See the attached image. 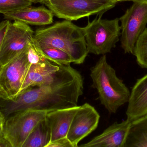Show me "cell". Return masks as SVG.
Returning a JSON list of instances; mask_svg holds the SVG:
<instances>
[{
	"instance_id": "cell-1",
	"label": "cell",
	"mask_w": 147,
	"mask_h": 147,
	"mask_svg": "<svg viewBox=\"0 0 147 147\" xmlns=\"http://www.w3.org/2000/svg\"><path fill=\"white\" fill-rule=\"evenodd\" d=\"M53 77L42 84L28 87L13 100H3L0 109L5 118L28 110L49 112L78 106L84 91V80L70 65H59Z\"/></svg>"
},
{
	"instance_id": "cell-2",
	"label": "cell",
	"mask_w": 147,
	"mask_h": 147,
	"mask_svg": "<svg viewBox=\"0 0 147 147\" xmlns=\"http://www.w3.org/2000/svg\"><path fill=\"white\" fill-rule=\"evenodd\" d=\"M33 39L40 48L55 47L66 52L76 64H83L89 53L82 27L71 21L65 20L37 29Z\"/></svg>"
},
{
	"instance_id": "cell-3",
	"label": "cell",
	"mask_w": 147,
	"mask_h": 147,
	"mask_svg": "<svg viewBox=\"0 0 147 147\" xmlns=\"http://www.w3.org/2000/svg\"><path fill=\"white\" fill-rule=\"evenodd\" d=\"M92 87L96 89L101 104L111 114L128 103L130 91L123 81L117 77L115 70L103 55L90 69Z\"/></svg>"
},
{
	"instance_id": "cell-4",
	"label": "cell",
	"mask_w": 147,
	"mask_h": 147,
	"mask_svg": "<svg viewBox=\"0 0 147 147\" xmlns=\"http://www.w3.org/2000/svg\"><path fill=\"white\" fill-rule=\"evenodd\" d=\"M96 17L82 27L88 52L95 55H105L115 47L121 35L119 19H102Z\"/></svg>"
},
{
	"instance_id": "cell-5",
	"label": "cell",
	"mask_w": 147,
	"mask_h": 147,
	"mask_svg": "<svg viewBox=\"0 0 147 147\" xmlns=\"http://www.w3.org/2000/svg\"><path fill=\"white\" fill-rule=\"evenodd\" d=\"M116 3L114 0H46L43 4L57 17L73 21L96 14H102Z\"/></svg>"
},
{
	"instance_id": "cell-6",
	"label": "cell",
	"mask_w": 147,
	"mask_h": 147,
	"mask_svg": "<svg viewBox=\"0 0 147 147\" xmlns=\"http://www.w3.org/2000/svg\"><path fill=\"white\" fill-rule=\"evenodd\" d=\"M133 3L119 18L121 46L125 53H134L136 41L146 28L147 0H133Z\"/></svg>"
},
{
	"instance_id": "cell-7",
	"label": "cell",
	"mask_w": 147,
	"mask_h": 147,
	"mask_svg": "<svg viewBox=\"0 0 147 147\" xmlns=\"http://www.w3.org/2000/svg\"><path fill=\"white\" fill-rule=\"evenodd\" d=\"M47 112L28 110L6 118L3 127V137L12 147H22L24 142L39 123L45 119Z\"/></svg>"
},
{
	"instance_id": "cell-8",
	"label": "cell",
	"mask_w": 147,
	"mask_h": 147,
	"mask_svg": "<svg viewBox=\"0 0 147 147\" xmlns=\"http://www.w3.org/2000/svg\"><path fill=\"white\" fill-rule=\"evenodd\" d=\"M30 65L27 49L2 66L0 70L1 99L13 100L19 95Z\"/></svg>"
},
{
	"instance_id": "cell-9",
	"label": "cell",
	"mask_w": 147,
	"mask_h": 147,
	"mask_svg": "<svg viewBox=\"0 0 147 147\" xmlns=\"http://www.w3.org/2000/svg\"><path fill=\"white\" fill-rule=\"evenodd\" d=\"M34 35V32L28 24L18 21L10 22L0 52L1 66L26 51Z\"/></svg>"
},
{
	"instance_id": "cell-10",
	"label": "cell",
	"mask_w": 147,
	"mask_h": 147,
	"mask_svg": "<svg viewBox=\"0 0 147 147\" xmlns=\"http://www.w3.org/2000/svg\"><path fill=\"white\" fill-rule=\"evenodd\" d=\"M100 116L96 109L87 103L80 106L74 117L67 137L74 147L97 128Z\"/></svg>"
},
{
	"instance_id": "cell-11",
	"label": "cell",
	"mask_w": 147,
	"mask_h": 147,
	"mask_svg": "<svg viewBox=\"0 0 147 147\" xmlns=\"http://www.w3.org/2000/svg\"><path fill=\"white\" fill-rule=\"evenodd\" d=\"M130 125L131 122L127 119L114 123L102 133L80 147H124Z\"/></svg>"
},
{
	"instance_id": "cell-12",
	"label": "cell",
	"mask_w": 147,
	"mask_h": 147,
	"mask_svg": "<svg viewBox=\"0 0 147 147\" xmlns=\"http://www.w3.org/2000/svg\"><path fill=\"white\" fill-rule=\"evenodd\" d=\"M80 107L78 105L47 112L45 119L51 129V142L67 137L72 120Z\"/></svg>"
},
{
	"instance_id": "cell-13",
	"label": "cell",
	"mask_w": 147,
	"mask_h": 147,
	"mask_svg": "<svg viewBox=\"0 0 147 147\" xmlns=\"http://www.w3.org/2000/svg\"><path fill=\"white\" fill-rule=\"evenodd\" d=\"M126 114L132 122L147 115V74L137 80L130 91Z\"/></svg>"
},
{
	"instance_id": "cell-14",
	"label": "cell",
	"mask_w": 147,
	"mask_h": 147,
	"mask_svg": "<svg viewBox=\"0 0 147 147\" xmlns=\"http://www.w3.org/2000/svg\"><path fill=\"white\" fill-rule=\"evenodd\" d=\"M54 15L50 9L44 6L32 7H29L15 12L3 14L4 19L18 21L28 25L44 26L53 22Z\"/></svg>"
},
{
	"instance_id": "cell-15",
	"label": "cell",
	"mask_w": 147,
	"mask_h": 147,
	"mask_svg": "<svg viewBox=\"0 0 147 147\" xmlns=\"http://www.w3.org/2000/svg\"><path fill=\"white\" fill-rule=\"evenodd\" d=\"M59 69V65L48 59L42 63L30 64L20 92L28 87L42 84L49 81Z\"/></svg>"
},
{
	"instance_id": "cell-16",
	"label": "cell",
	"mask_w": 147,
	"mask_h": 147,
	"mask_svg": "<svg viewBox=\"0 0 147 147\" xmlns=\"http://www.w3.org/2000/svg\"><path fill=\"white\" fill-rule=\"evenodd\" d=\"M124 147H147V115L131 122Z\"/></svg>"
},
{
	"instance_id": "cell-17",
	"label": "cell",
	"mask_w": 147,
	"mask_h": 147,
	"mask_svg": "<svg viewBox=\"0 0 147 147\" xmlns=\"http://www.w3.org/2000/svg\"><path fill=\"white\" fill-rule=\"evenodd\" d=\"M51 141V129L45 119L34 129L22 147H47Z\"/></svg>"
},
{
	"instance_id": "cell-18",
	"label": "cell",
	"mask_w": 147,
	"mask_h": 147,
	"mask_svg": "<svg viewBox=\"0 0 147 147\" xmlns=\"http://www.w3.org/2000/svg\"><path fill=\"white\" fill-rule=\"evenodd\" d=\"M45 57L58 65H70L74 63L71 56L66 52L59 48L47 47L40 48Z\"/></svg>"
},
{
	"instance_id": "cell-19",
	"label": "cell",
	"mask_w": 147,
	"mask_h": 147,
	"mask_svg": "<svg viewBox=\"0 0 147 147\" xmlns=\"http://www.w3.org/2000/svg\"><path fill=\"white\" fill-rule=\"evenodd\" d=\"M133 54L136 57L138 65L142 68L147 69V28L136 41Z\"/></svg>"
},
{
	"instance_id": "cell-20",
	"label": "cell",
	"mask_w": 147,
	"mask_h": 147,
	"mask_svg": "<svg viewBox=\"0 0 147 147\" xmlns=\"http://www.w3.org/2000/svg\"><path fill=\"white\" fill-rule=\"evenodd\" d=\"M30 0H0V13L4 14L31 7Z\"/></svg>"
},
{
	"instance_id": "cell-21",
	"label": "cell",
	"mask_w": 147,
	"mask_h": 147,
	"mask_svg": "<svg viewBox=\"0 0 147 147\" xmlns=\"http://www.w3.org/2000/svg\"><path fill=\"white\" fill-rule=\"evenodd\" d=\"M27 58L30 64L42 63L47 60L34 42L33 38L29 41L28 47Z\"/></svg>"
},
{
	"instance_id": "cell-22",
	"label": "cell",
	"mask_w": 147,
	"mask_h": 147,
	"mask_svg": "<svg viewBox=\"0 0 147 147\" xmlns=\"http://www.w3.org/2000/svg\"><path fill=\"white\" fill-rule=\"evenodd\" d=\"M47 147H74V146L66 137L51 142Z\"/></svg>"
},
{
	"instance_id": "cell-23",
	"label": "cell",
	"mask_w": 147,
	"mask_h": 147,
	"mask_svg": "<svg viewBox=\"0 0 147 147\" xmlns=\"http://www.w3.org/2000/svg\"><path fill=\"white\" fill-rule=\"evenodd\" d=\"M10 22L9 20H6L0 22V52L3 38ZM1 67V66L0 64V70Z\"/></svg>"
},
{
	"instance_id": "cell-24",
	"label": "cell",
	"mask_w": 147,
	"mask_h": 147,
	"mask_svg": "<svg viewBox=\"0 0 147 147\" xmlns=\"http://www.w3.org/2000/svg\"><path fill=\"white\" fill-rule=\"evenodd\" d=\"M12 147L10 143L6 140V139L3 137L1 140H0V147Z\"/></svg>"
},
{
	"instance_id": "cell-25",
	"label": "cell",
	"mask_w": 147,
	"mask_h": 147,
	"mask_svg": "<svg viewBox=\"0 0 147 147\" xmlns=\"http://www.w3.org/2000/svg\"><path fill=\"white\" fill-rule=\"evenodd\" d=\"M6 121V118L0 109V127H3Z\"/></svg>"
},
{
	"instance_id": "cell-26",
	"label": "cell",
	"mask_w": 147,
	"mask_h": 147,
	"mask_svg": "<svg viewBox=\"0 0 147 147\" xmlns=\"http://www.w3.org/2000/svg\"><path fill=\"white\" fill-rule=\"evenodd\" d=\"M32 3H44L46 0H30Z\"/></svg>"
},
{
	"instance_id": "cell-27",
	"label": "cell",
	"mask_w": 147,
	"mask_h": 147,
	"mask_svg": "<svg viewBox=\"0 0 147 147\" xmlns=\"http://www.w3.org/2000/svg\"><path fill=\"white\" fill-rule=\"evenodd\" d=\"M3 137V127H0V140Z\"/></svg>"
},
{
	"instance_id": "cell-28",
	"label": "cell",
	"mask_w": 147,
	"mask_h": 147,
	"mask_svg": "<svg viewBox=\"0 0 147 147\" xmlns=\"http://www.w3.org/2000/svg\"><path fill=\"white\" fill-rule=\"evenodd\" d=\"M117 3L118 2L125 1H133V0H114Z\"/></svg>"
}]
</instances>
